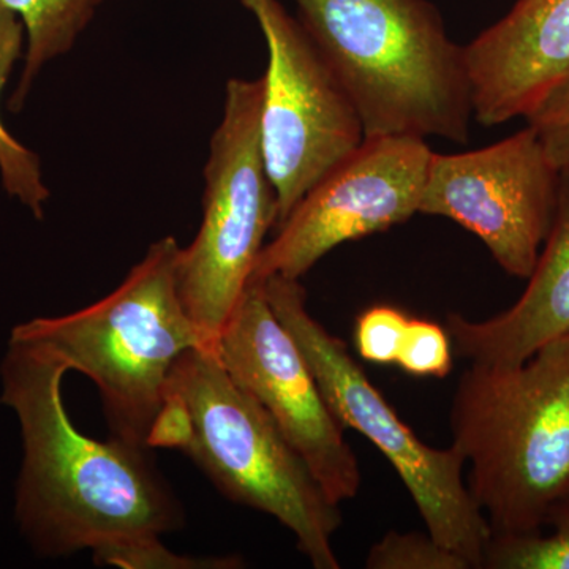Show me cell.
Wrapping results in <instances>:
<instances>
[{
    "label": "cell",
    "instance_id": "ffe728a7",
    "mask_svg": "<svg viewBox=\"0 0 569 569\" xmlns=\"http://www.w3.org/2000/svg\"><path fill=\"white\" fill-rule=\"evenodd\" d=\"M542 148L559 170L569 167V77L527 116Z\"/></svg>",
    "mask_w": 569,
    "mask_h": 569
},
{
    "label": "cell",
    "instance_id": "4fadbf2b",
    "mask_svg": "<svg viewBox=\"0 0 569 569\" xmlns=\"http://www.w3.org/2000/svg\"><path fill=\"white\" fill-rule=\"evenodd\" d=\"M518 301L488 320L451 313L456 353L481 365H515L569 331V167L560 170L556 213Z\"/></svg>",
    "mask_w": 569,
    "mask_h": 569
},
{
    "label": "cell",
    "instance_id": "3957f363",
    "mask_svg": "<svg viewBox=\"0 0 569 569\" xmlns=\"http://www.w3.org/2000/svg\"><path fill=\"white\" fill-rule=\"evenodd\" d=\"M449 427L492 535L541 530L569 493V331L515 365L470 362Z\"/></svg>",
    "mask_w": 569,
    "mask_h": 569
},
{
    "label": "cell",
    "instance_id": "9a60e30c",
    "mask_svg": "<svg viewBox=\"0 0 569 569\" xmlns=\"http://www.w3.org/2000/svg\"><path fill=\"white\" fill-rule=\"evenodd\" d=\"M26 31L13 10L0 0V93L9 81L14 63L20 61ZM0 179L10 197L17 198L37 219H43V208L50 190L41 178L40 159L21 144L0 119Z\"/></svg>",
    "mask_w": 569,
    "mask_h": 569
},
{
    "label": "cell",
    "instance_id": "d6986e66",
    "mask_svg": "<svg viewBox=\"0 0 569 569\" xmlns=\"http://www.w3.org/2000/svg\"><path fill=\"white\" fill-rule=\"evenodd\" d=\"M410 317L395 306L366 309L355 325L358 355L372 365H397Z\"/></svg>",
    "mask_w": 569,
    "mask_h": 569
},
{
    "label": "cell",
    "instance_id": "30bf717a",
    "mask_svg": "<svg viewBox=\"0 0 569 569\" xmlns=\"http://www.w3.org/2000/svg\"><path fill=\"white\" fill-rule=\"evenodd\" d=\"M559 182V168L527 126L477 151L433 152L419 213L459 223L505 272L527 280L552 224Z\"/></svg>",
    "mask_w": 569,
    "mask_h": 569
},
{
    "label": "cell",
    "instance_id": "277c9868",
    "mask_svg": "<svg viewBox=\"0 0 569 569\" xmlns=\"http://www.w3.org/2000/svg\"><path fill=\"white\" fill-rule=\"evenodd\" d=\"M367 137L466 142L473 119L466 51L427 0H295Z\"/></svg>",
    "mask_w": 569,
    "mask_h": 569
},
{
    "label": "cell",
    "instance_id": "8fae6325",
    "mask_svg": "<svg viewBox=\"0 0 569 569\" xmlns=\"http://www.w3.org/2000/svg\"><path fill=\"white\" fill-rule=\"evenodd\" d=\"M217 355L231 378L271 415L326 496L350 501L361 489L358 458L312 370L261 290L250 282L220 332Z\"/></svg>",
    "mask_w": 569,
    "mask_h": 569
},
{
    "label": "cell",
    "instance_id": "9c48e42d",
    "mask_svg": "<svg viewBox=\"0 0 569 569\" xmlns=\"http://www.w3.org/2000/svg\"><path fill=\"white\" fill-rule=\"evenodd\" d=\"M433 151L410 134L367 137L302 197L264 244L250 277L301 280L343 242L381 233L419 213ZM249 282V283H250Z\"/></svg>",
    "mask_w": 569,
    "mask_h": 569
},
{
    "label": "cell",
    "instance_id": "6da1fadb",
    "mask_svg": "<svg viewBox=\"0 0 569 569\" xmlns=\"http://www.w3.org/2000/svg\"><path fill=\"white\" fill-rule=\"evenodd\" d=\"M69 366L39 343L10 339L2 396L20 422L18 523L39 556L92 550L97 565L178 529L182 511L153 466L152 448L84 436L63 406Z\"/></svg>",
    "mask_w": 569,
    "mask_h": 569
},
{
    "label": "cell",
    "instance_id": "52a82bcc",
    "mask_svg": "<svg viewBox=\"0 0 569 569\" xmlns=\"http://www.w3.org/2000/svg\"><path fill=\"white\" fill-rule=\"evenodd\" d=\"M261 103L263 78L228 81L204 168L203 220L179 257L183 307L212 347L277 223L276 190L261 151Z\"/></svg>",
    "mask_w": 569,
    "mask_h": 569
},
{
    "label": "cell",
    "instance_id": "e0dca14e",
    "mask_svg": "<svg viewBox=\"0 0 569 569\" xmlns=\"http://www.w3.org/2000/svg\"><path fill=\"white\" fill-rule=\"evenodd\" d=\"M369 569H471L455 550L429 533H400L391 530L378 539L366 557Z\"/></svg>",
    "mask_w": 569,
    "mask_h": 569
},
{
    "label": "cell",
    "instance_id": "8992f818",
    "mask_svg": "<svg viewBox=\"0 0 569 569\" xmlns=\"http://www.w3.org/2000/svg\"><path fill=\"white\" fill-rule=\"evenodd\" d=\"M305 356L326 402L346 429L367 438L388 459L413 498L427 533L482 568L492 530L471 497L458 449L426 445L355 361L346 342L307 309L299 280L272 276L257 282Z\"/></svg>",
    "mask_w": 569,
    "mask_h": 569
},
{
    "label": "cell",
    "instance_id": "5b68a950",
    "mask_svg": "<svg viewBox=\"0 0 569 569\" xmlns=\"http://www.w3.org/2000/svg\"><path fill=\"white\" fill-rule=\"evenodd\" d=\"M182 247L173 236L153 242L126 280L96 305L63 317L14 326L10 339L50 348L70 370L91 378L111 437L149 447L176 362L212 347L179 293Z\"/></svg>",
    "mask_w": 569,
    "mask_h": 569
},
{
    "label": "cell",
    "instance_id": "7c38bea8",
    "mask_svg": "<svg viewBox=\"0 0 569 569\" xmlns=\"http://www.w3.org/2000/svg\"><path fill=\"white\" fill-rule=\"evenodd\" d=\"M463 51L473 118H527L569 77V0H518Z\"/></svg>",
    "mask_w": 569,
    "mask_h": 569
},
{
    "label": "cell",
    "instance_id": "ac0fdd59",
    "mask_svg": "<svg viewBox=\"0 0 569 569\" xmlns=\"http://www.w3.org/2000/svg\"><path fill=\"white\" fill-rule=\"evenodd\" d=\"M397 366L408 376L445 378L452 369V342L436 321L410 318Z\"/></svg>",
    "mask_w": 569,
    "mask_h": 569
},
{
    "label": "cell",
    "instance_id": "2e32d148",
    "mask_svg": "<svg viewBox=\"0 0 569 569\" xmlns=\"http://www.w3.org/2000/svg\"><path fill=\"white\" fill-rule=\"evenodd\" d=\"M488 569H569V493L533 533L492 535L486 549Z\"/></svg>",
    "mask_w": 569,
    "mask_h": 569
},
{
    "label": "cell",
    "instance_id": "5bb4252c",
    "mask_svg": "<svg viewBox=\"0 0 569 569\" xmlns=\"http://www.w3.org/2000/svg\"><path fill=\"white\" fill-rule=\"evenodd\" d=\"M20 17L26 31L24 67L10 100L20 111L41 69L67 54L91 24L104 0H2Z\"/></svg>",
    "mask_w": 569,
    "mask_h": 569
},
{
    "label": "cell",
    "instance_id": "7a4b0ae2",
    "mask_svg": "<svg viewBox=\"0 0 569 569\" xmlns=\"http://www.w3.org/2000/svg\"><path fill=\"white\" fill-rule=\"evenodd\" d=\"M149 447L186 452L224 497L287 527L313 568H340L332 546L340 505L271 415L227 372L216 347L193 348L176 362Z\"/></svg>",
    "mask_w": 569,
    "mask_h": 569
},
{
    "label": "cell",
    "instance_id": "ba28073f",
    "mask_svg": "<svg viewBox=\"0 0 569 569\" xmlns=\"http://www.w3.org/2000/svg\"><path fill=\"white\" fill-rule=\"evenodd\" d=\"M268 44L261 151L277 197L276 230L335 164L365 141L359 112L298 18L279 0H242Z\"/></svg>",
    "mask_w": 569,
    "mask_h": 569
}]
</instances>
